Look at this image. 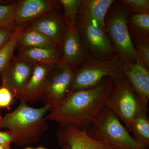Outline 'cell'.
I'll list each match as a JSON object with an SVG mask.
<instances>
[{
	"label": "cell",
	"instance_id": "cell-21",
	"mask_svg": "<svg viewBox=\"0 0 149 149\" xmlns=\"http://www.w3.org/2000/svg\"><path fill=\"white\" fill-rule=\"evenodd\" d=\"M27 24H17L8 41L0 50V72L7 65L13 56L19 40L24 29L27 27Z\"/></svg>",
	"mask_w": 149,
	"mask_h": 149
},
{
	"label": "cell",
	"instance_id": "cell-30",
	"mask_svg": "<svg viewBox=\"0 0 149 149\" xmlns=\"http://www.w3.org/2000/svg\"><path fill=\"white\" fill-rule=\"evenodd\" d=\"M63 149H70L69 146H67V145H64L61 146Z\"/></svg>",
	"mask_w": 149,
	"mask_h": 149
},
{
	"label": "cell",
	"instance_id": "cell-8",
	"mask_svg": "<svg viewBox=\"0 0 149 149\" xmlns=\"http://www.w3.org/2000/svg\"><path fill=\"white\" fill-rule=\"evenodd\" d=\"M76 69L68 65L58 64L49 73L41 100L51 108L61 101L70 92Z\"/></svg>",
	"mask_w": 149,
	"mask_h": 149
},
{
	"label": "cell",
	"instance_id": "cell-23",
	"mask_svg": "<svg viewBox=\"0 0 149 149\" xmlns=\"http://www.w3.org/2000/svg\"><path fill=\"white\" fill-rule=\"evenodd\" d=\"M17 1L11 3H0V28L15 29L17 24L15 19V10Z\"/></svg>",
	"mask_w": 149,
	"mask_h": 149
},
{
	"label": "cell",
	"instance_id": "cell-32",
	"mask_svg": "<svg viewBox=\"0 0 149 149\" xmlns=\"http://www.w3.org/2000/svg\"><path fill=\"white\" fill-rule=\"evenodd\" d=\"M36 149H45V148H42V147H40V148H37Z\"/></svg>",
	"mask_w": 149,
	"mask_h": 149
},
{
	"label": "cell",
	"instance_id": "cell-9",
	"mask_svg": "<svg viewBox=\"0 0 149 149\" xmlns=\"http://www.w3.org/2000/svg\"><path fill=\"white\" fill-rule=\"evenodd\" d=\"M61 49V58L58 64L70 65L75 69L83 64L90 56L76 24L67 26Z\"/></svg>",
	"mask_w": 149,
	"mask_h": 149
},
{
	"label": "cell",
	"instance_id": "cell-33",
	"mask_svg": "<svg viewBox=\"0 0 149 149\" xmlns=\"http://www.w3.org/2000/svg\"><path fill=\"white\" fill-rule=\"evenodd\" d=\"M34 149L33 148H29V147H28V148H26V149Z\"/></svg>",
	"mask_w": 149,
	"mask_h": 149
},
{
	"label": "cell",
	"instance_id": "cell-3",
	"mask_svg": "<svg viewBox=\"0 0 149 149\" xmlns=\"http://www.w3.org/2000/svg\"><path fill=\"white\" fill-rule=\"evenodd\" d=\"M86 132L93 139L103 142L109 149H144L106 107L89 125Z\"/></svg>",
	"mask_w": 149,
	"mask_h": 149
},
{
	"label": "cell",
	"instance_id": "cell-27",
	"mask_svg": "<svg viewBox=\"0 0 149 149\" xmlns=\"http://www.w3.org/2000/svg\"><path fill=\"white\" fill-rule=\"evenodd\" d=\"M14 29L7 27L0 28V50L6 45Z\"/></svg>",
	"mask_w": 149,
	"mask_h": 149
},
{
	"label": "cell",
	"instance_id": "cell-6",
	"mask_svg": "<svg viewBox=\"0 0 149 149\" xmlns=\"http://www.w3.org/2000/svg\"><path fill=\"white\" fill-rule=\"evenodd\" d=\"M148 102L126 79L115 84L106 107L117 116L130 132L134 118L142 113H148Z\"/></svg>",
	"mask_w": 149,
	"mask_h": 149
},
{
	"label": "cell",
	"instance_id": "cell-14",
	"mask_svg": "<svg viewBox=\"0 0 149 149\" xmlns=\"http://www.w3.org/2000/svg\"><path fill=\"white\" fill-rule=\"evenodd\" d=\"M60 11L43 15L35 19L30 26L41 32L54 45L61 48L67 25L63 15L59 13Z\"/></svg>",
	"mask_w": 149,
	"mask_h": 149
},
{
	"label": "cell",
	"instance_id": "cell-12",
	"mask_svg": "<svg viewBox=\"0 0 149 149\" xmlns=\"http://www.w3.org/2000/svg\"><path fill=\"white\" fill-rule=\"evenodd\" d=\"M61 7L58 1L22 0L17 3L15 19L17 25L25 24L47 14L60 11Z\"/></svg>",
	"mask_w": 149,
	"mask_h": 149
},
{
	"label": "cell",
	"instance_id": "cell-4",
	"mask_svg": "<svg viewBox=\"0 0 149 149\" xmlns=\"http://www.w3.org/2000/svg\"><path fill=\"white\" fill-rule=\"evenodd\" d=\"M128 11L115 1L107 13L104 26L116 55L120 61L135 63L141 59L128 30Z\"/></svg>",
	"mask_w": 149,
	"mask_h": 149
},
{
	"label": "cell",
	"instance_id": "cell-17",
	"mask_svg": "<svg viewBox=\"0 0 149 149\" xmlns=\"http://www.w3.org/2000/svg\"><path fill=\"white\" fill-rule=\"evenodd\" d=\"M114 0H81L78 13L95 19L104 25L105 19Z\"/></svg>",
	"mask_w": 149,
	"mask_h": 149
},
{
	"label": "cell",
	"instance_id": "cell-13",
	"mask_svg": "<svg viewBox=\"0 0 149 149\" xmlns=\"http://www.w3.org/2000/svg\"><path fill=\"white\" fill-rule=\"evenodd\" d=\"M54 66L34 64L32 75L22 89L14 95L20 101L34 104L41 100L49 73Z\"/></svg>",
	"mask_w": 149,
	"mask_h": 149
},
{
	"label": "cell",
	"instance_id": "cell-10",
	"mask_svg": "<svg viewBox=\"0 0 149 149\" xmlns=\"http://www.w3.org/2000/svg\"><path fill=\"white\" fill-rule=\"evenodd\" d=\"M34 64L21 57L13 56L0 72L2 86L8 89L14 96L24 87L32 75Z\"/></svg>",
	"mask_w": 149,
	"mask_h": 149
},
{
	"label": "cell",
	"instance_id": "cell-28",
	"mask_svg": "<svg viewBox=\"0 0 149 149\" xmlns=\"http://www.w3.org/2000/svg\"><path fill=\"white\" fill-rule=\"evenodd\" d=\"M13 142V138L11 133L8 132L0 131V146L10 145Z\"/></svg>",
	"mask_w": 149,
	"mask_h": 149
},
{
	"label": "cell",
	"instance_id": "cell-34",
	"mask_svg": "<svg viewBox=\"0 0 149 149\" xmlns=\"http://www.w3.org/2000/svg\"></svg>",
	"mask_w": 149,
	"mask_h": 149
},
{
	"label": "cell",
	"instance_id": "cell-31",
	"mask_svg": "<svg viewBox=\"0 0 149 149\" xmlns=\"http://www.w3.org/2000/svg\"><path fill=\"white\" fill-rule=\"evenodd\" d=\"M7 2H6L5 1H1L0 0V3H6Z\"/></svg>",
	"mask_w": 149,
	"mask_h": 149
},
{
	"label": "cell",
	"instance_id": "cell-7",
	"mask_svg": "<svg viewBox=\"0 0 149 149\" xmlns=\"http://www.w3.org/2000/svg\"><path fill=\"white\" fill-rule=\"evenodd\" d=\"M76 25L90 56L105 60L116 55L104 25L95 19L79 13Z\"/></svg>",
	"mask_w": 149,
	"mask_h": 149
},
{
	"label": "cell",
	"instance_id": "cell-22",
	"mask_svg": "<svg viewBox=\"0 0 149 149\" xmlns=\"http://www.w3.org/2000/svg\"><path fill=\"white\" fill-rule=\"evenodd\" d=\"M81 0H59L63 9V16L67 26L76 24Z\"/></svg>",
	"mask_w": 149,
	"mask_h": 149
},
{
	"label": "cell",
	"instance_id": "cell-2",
	"mask_svg": "<svg viewBox=\"0 0 149 149\" xmlns=\"http://www.w3.org/2000/svg\"><path fill=\"white\" fill-rule=\"evenodd\" d=\"M51 109L48 105L34 108L20 101L14 111L0 118V128L8 129L13 143L18 146L36 142L48 128L44 117Z\"/></svg>",
	"mask_w": 149,
	"mask_h": 149
},
{
	"label": "cell",
	"instance_id": "cell-16",
	"mask_svg": "<svg viewBox=\"0 0 149 149\" xmlns=\"http://www.w3.org/2000/svg\"><path fill=\"white\" fill-rule=\"evenodd\" d=\"M61 56V48L55 47L24 48L19 52V56L34 64L52 66L58 64Z\"/></svg>",
	"mask_w": 149,
	"mask_h": 149
},
{
	"label": "cell",
	"instance_id": "cell-20",
	"mask_svg": "<svg viewBox=\"0 0 149 149\" xmlns=\"http://www.w3.org/2000/svg\"><path fill=\"white\" fill-rule=\"evenodd\" d=\"M20 49L29 47H56L48 41L41 32L32 26L26 27L19 40Z\"/></svg>",
	"mask_w": 149,
	"mask_h": 149
},
{
	"label": "cell",
	"instance_id": "cell-1",
	"mask_svg": "<svg viewBox=\"0 0 149 149\" xmlns=\"http://www.w3.org/2000/svg\"><path fill=\"white\" fill-rule=\"evenodd\" d=\"M114 81L106 77L92 88L70 91L50 110L45 118L60 124L68 123L86 130L106 106L115 86Z\"/></svg>",
	"mask_w": 149,
	"mask_h": 149
},
{
	"label": "cell",
	"instance_id": "cell-5",
	"mask_svg": "<svg viewBox=\"0 0 149 149\" xmlns=\"http://www.w3.org/2000/svg\"><path fill=\"white\" fill-rule=\"evenodd\" d=\"M107 77L112 79L115 84L126 80L119 58L116 55L102 60L90 56L75 70L70 92L92 88Z\"/></svg>",
	"mask_w": 149,
	"mask_h": 149
},
{
	"label": "cell",
	"instance_id": "cell-11",
	"mask_svg": "<svg viewBox=\"0 0 149 149\" xmlns=\"http://www.w3.org/2000/svg\"><path fill=\"white\" fill-rule=\"evenodd\" d=\"M57 136L60 146L67 145L70 149H109L103 142L90 137L86 130L68 123L60 124Z\"/></svg>",
	"mask_w": 149,
	"mask_h": 149
},
{
	"label": "cell",
	"instance_id": "cell-19",
	"mask_svg": "<svg viewBox=\"0 0 149 149\" xmlns=\"http://www.w3.org/2000/svg\"><path fill=\"white\" fill-rule=\"evenodd\" d=\"M147 113L136 116L131 123L130 132L140 146L144 149L149 146V120Z\"/></svg>",
	"mask_w": 149,
	"mask_h": 149
},
{
	"label": "cell",
	"instance_id": "cell-25",
	"mask_svg": "<svg viewBox=\"0 0 149 149\" xmlns=\"http://www.w3.org/2000/svg\"><path fill=\"white\" fill-rule=\"evenodd\" d=\"M132 41L142 63L149 70V42Z\"/></svg>",
	"mask_w": 149,
	"mask_h": 149
},
{
	"label": "cell",
	"instance_id": "cell-24",
	"mask_svg": "<svg viewBox=\"0 0 149 149\" xmlns=\"http://www.w3.org/2000/svg\"><path fill=\"white\" fill-rule=\"evenodd\" d=\"M117 2L130 13H149V0H121Z\"/></svg>",
	"mask_w": 149,
	"mask_h": 149
},
{
	"label": "cell",
	"instance_id": "cell-18",
	"mask_svg": "<svg viewBox=\"0 0 149 149\" xmlns=\"http://www.w3.org/2000/svg\"><path fill=\"white\" fill-rule=\"evenodd\" d=\"M128 26L132 41L149 42V13H129Z\"/></svg>",
	"mask_w": 149,
	"mask_h": 149
},
{
	"label": "cell",
	"instance_id": "cell-29",
	"mask_svg": "<svg viewBox=\"0 0 149 149\" xmlns=\"http://www.w3.org/2000/svg\"><path fill=\"white\" fill-rule=\"evenodd\" d=\"M10 145H3L0 146V149H10Z\"/></svg>",
	"mask_w": 149,
	"mask_h": 149
},
{
	"label": "cell",
	"instance_id": "cell-26",
	"mask_svg": "<svg viewBox=\"0 0 149 149\" xmlns=\"http://www.w3.org/2000/svg\"><path fill=\"white\" fill-rule=\"evenodd\" d=\"M13 93L7 88L0 87V108H8L13 101Z\"/></svg>",
	"mask_w": 149,
	"mask_h": 149
},
{
	"label": "cell",
	"instance_id": "cell-15",
	"mask_svg": "<svg viewBox=\"0 0 149 149\" xmlns=\"http://www.w3.org/2000/svg\"><path fill=\"white\" fill-rule=\"evenodd\" d=\"M120 66L126 79L137 92L149 100V70L141 60L135 63L120 60Z\"/></svg>",
	"mask_w": 149,
	"mask_h": 149
}]
</instances>
